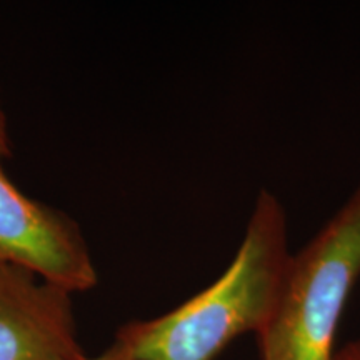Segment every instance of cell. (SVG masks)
Returning <instances> with one entry per match:
<instances>
[{"label":"cell","instance_id":"7","mask_svg":"<svg viewBox=\"0 0 360 360\" xmlns=\"http://www.w3.org/2000/svg\"><path fill=\"white\" fill-rule=\"evenodd\" d=\"M334 360H360V339L349 342L337 350Z\"/></svg>","mask_w":360,"mask_h":360},{"label":"cell","instance_id":"2","mask_svg":"<svg viewBox=\"0 0 360 360\" xmlns=\"http://www.w3.org/2000/svg\"><path fill=\"white\" fill-rule=\"evenodd\" d=\"M360 278V184L309 244L290 255L259 332L262 360H334L335 337Z\"/></svg>","mask_w":360,"mask_h":360},{"label":"cell","instance_id":"4","mask_svg":"<svg viewBox=\"0 0 360 360\" xmlns=\"http://www.w3.org/2000/svg\"><path fill=\"white\" fill-rule=\"evenodd\" d=\"M72 294L0 260V360H85Z\"/></svg>","mask_w":360,"mask_h":360},{"label":"cell","instance_id":"3","mask_svg":"<svg viewBox=\"0 0 360 360\" xmlns=\"http://www.w3.org/2000/svg\"><path fill=\"white\" fill-rule=\"evenodd\" d=\"M0 260L32 270L70 294L94 289L98 274L79 224L22 192L0 165Z\"/></svg>","mask_w":360,"mask_h":360},{"label":"cell","instance_id":"1","mask_svg":"<svg viewBox=\"0 0 360 360\" xmlns=\"http://www.w3.org/2000/svg\"><path fill=\"white\" fill-rule=\"evenodd\" d=\"M292 252L281 200L262 191L231 265L179 307L119 327L134 360H215L237 337L262 330L281 292Z\"/></svg>","mask_w":360,"mask_h":360},{"label":"cell","instance_id":"6","mask_svg":"<svg viewBox=\"0 0 360 360\" xmlns=\"http://www.w3.org/2000/svg\"><path fill=\"white\" fill-rule=\"evenodd\" d=\"M85 360H134V359L130 357L127 349H125L120 342H117L114 339V342H112L103 352H101L98 355H94V357H90L89 355Z\"/></svg>","mask_w":360,"mask_h":360},{"label":"cell","instance_id":"5","mask_svg":"<svg viewBox=\"0 0 360 360\" xmlns=\"http://www.w3.org/2000/svg\"><path fill=\"white\" fill-rule=\"evenodd\" d=\"M12 155V141L11 134H8V124L6 110L2 107V101H0V164L4 159H8Z\"/></svg>","mask_w":360,"mask_h":360}]
</instances>
